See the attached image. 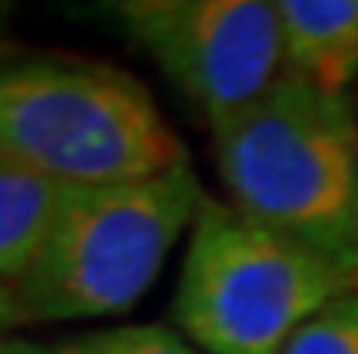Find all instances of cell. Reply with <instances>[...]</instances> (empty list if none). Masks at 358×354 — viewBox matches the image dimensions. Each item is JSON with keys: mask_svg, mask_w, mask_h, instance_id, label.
Here are the masks:
<instances>
[{"mask_svg": "<svg viewBox=\"0 0 358 354\" xmlns=\"http://www.w3.org/2000/svg\"><path fill=\"white\" fill-rule=\"evenodd\" d=\"M0 156L62 189L141 181L188 159L138 76L69 54L0 58Z\"/></svg>", "mask_w": 358, "mask_h": 354, "instance_id": "2", "label": "cell"}, {"mask_svg": "<svg viewBox=\"0 0 358 354\" xmlns=\"http://www.w3.org/2000/svg\"><path fill=\"white\" fill-rule=\"evenodd\" d=\"M203 196L188 159L156 177L66 189L33 264L15 282L29 325L127 315L192 228Z\"/></svg>", "mask_w": 358, "mask_h": 354, "instance_id": "3", "label": "cell"}, {"mask_svg": "<svg viewBox=\"0 0 358 354\" xmlns=\"http://www.w3.org/2000/svg\"><path fill=\"white\" fill-rule=\"evenodd\" d=\"M0 354H55L48 344H36V340H26V337H11L0 344Z\"/></svg>", "mask_w": 358, "mask_h": 354, "instance_id": "11", "label": "cell"}, {"mask_svg": "<svg viewBox=\"0 0 358 354\" xmlns=\"http://www.w3.org/2000/svg\"><path fill=\"white\" fill-rule=\"evenodd\" d=\"M11 22V4H0V58H8L4 54V29Z\"/></svg>", "mask_w": 358, "mask_h": 354, "instance_id": "12", "label": "cell"}, {"mask_svg": "<svg viewBox=\"0 0 358 354\" xmlns=\"http://www.w3.org/2000/svg\"><path fill=\"white\" fill-rule=\"evenodd\" d=\"M98 11L203 112L210 131L286 76L279 15L268 0H116Z\"/></svg>", "mask_w": 358, "mask_h": 354, "instance_id": "5", "label": "cell"}, {"mask_svg": "<svg viewBox=\"0 0 358 354\" xmlns=\"http://www.w3.org/2000/svg\"><path fill=\"white\" fill-rule=\"evenodd\" d=\"M282 354H358V289H348L308 318Z\"/></svg>", "mask_w": 358, "mask_h": 354, "instance_id": "9", "label": "cell"}, {"mask_svg": "<svg viewBox=\"0 0 358 354\" xmlns=\"http://www.w3.org/2000/svg\"><path fill=\"white\" fill-rule=\"evenodd\" d=\"M55 354H203L192 340L166 325H109L73 337L66 344H51Z\"/></svg>", "mask_w": 358, "mask_h": 354, "instance_id": "8", "label": "cell"}, {"mask_svg": "<svg viewBox=\"0 0 358 354\" xmlns=\"http://www.w3.org/2000/svg\"><path fill=\"white\" fill-rule=\"evenodd\" d=\"M29 318H26V311H22V300H18L15 293V286L0 279V344L11 340L18 329H26Z\"/></svg>", "mask_w": 358, "mask_h": 354, "instance_id": "10", "label": "cell"}, {"mask_svg": "<svg viewBox=\"0 0 358 354\" xmlns=\"http://www.w3.org/2000/svg\"><path fill=\"white\" fill-rule=\"evenodd\" d=\"M66 189L0 156V279L18 282L44 242Z\"/></svg>", "mask_w": 358, "mask_h": 354, "instance_id": "7", "label": "cell"}, {"mask_svg": "<svg viewBox=\"0 0 358 354\" xmlns=\"http://www.w3.org/2000/svg\"><path fill=\"white\" fill-rule=\"evenodd\" d=\"M286 69L322 94L348 98L358 80V0H279Z\"/></svg>", "mask_w": 358, "mask_h": 354, "instance_id": "6", "label": "cell"}, {"mask_svg": "<svg viewBox=\"0 0 358 354\" xmlns=\"http://www.w3.org/2000/svg\"><path fill=\"white\" fill-rule=\"evenodd\" d=\"M228 206L358 289V119L289 73L210 131Z\"/></svg>", "mask_w": 358, "mask_h": 354, "instance_id": "1", "label": "cell"}, {"mask_svg": "<svg viewBox=\"0 0 358 354\" xmlns=\"http://www.w3.org/2000/svg\"><path fill=\"white\" fill-rule=\"evenodd\" d=\"M355 289L228 199L203 196L188 228L174 322L203 354H282L308 318Z\"/></svg>", "mask_w": 358, "mask_h": 354, "instance_id": "4", "label": "cell"}]
</instances>
